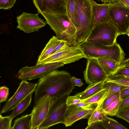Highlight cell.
Returning a JSON list of instances; mask_svg holds the SVG:
<instances>
[{
	"instance_id": "7402d4cb",
	"label": "cell",
	"mask_w": 129,
	"mask_h": 129,
	"mask_svg": "<svg viewBox=\"0 0 129 129\" xmlns=\"http://www.w3.org/2000/svg\"><path fill=\"white\" fill-rule=\"evenodd\" d=\"M129 87L116 83L108 81L106 80H105L103 88L107 89L108 90L104 97L103 101L110 95L116 92H120L123 89Z\"/></svg>"
},
{
	"instance_id": "5b68a950",
	"label": "cell",
	"mask_w": 129,
	"mask_h": 129,
	"mask_svg": "<svg viewBox=\"0 0 129 129\" xmlns=\"http://www.w3.org/2000/svg\"><path fill=\"white\" fill-rule=\"evenodd\" d=\"M119 35L116 24L110 19L94 26L85 41L110 46L116 42Z\"/></svg>"
},
{
	"instance_id": "ffe728a7",
	"label": "cell",
	"mask_w": 129,
	"mask_h": 129,
	"mask_svg": "<svg viewBox=\"0 0 129 129\" xmlns=\"http://www.w3.org/2000/svg\"><path fill=\"white\" fill-rule=\"evenodd\" d=\"M35 91L31 92L12 110V112L9 115L11 118L13 119L26 110L31 103L32 95Z\"/></svg>"
},
{
	"instance_id": "8d00e7d4",
	"label": "cell",
	"mask_w": 129,
	"mask_h": 129,
	"mask_svg": "<svg viewBox=\"0 0 129 129\" xmlns=\"http://www.w3.org/2000/svg\"><path fill=\"white\" fill-rule=\"evenodd\" d=\"M111 75L123 76L129 77V68L121 67Z\"/></svg>"
},
{
	"instance_id": "1f68e13d",
	"label": "cell",
	"mask_w": 129,
	"mask_h": 129,
	"mask_svg": "<svg viewBox=\"0 0 129 129\" xmlns=\"http://www.w3.org/2000/svg\"><path fill=\"white\" fill-rule=\"evenodd\" d=\"M0 103L6 101L9 94V88L5 85L0 87Z\"/></svg>"
},
{
	"instance_id": "7a4b0ae2",
	"label": "cell",
	"mask_w": 129,
	"mask_h": 129,
	"mask_svg": "<svg viewBox=\"0 0 129 129\" xmlns=\"http://www.w3.org/2000/svg\"><path fill=\"white\" fill-rule=\"evenodd\" d=\"M41 14L58 39L66 41L70 46H77L76 28L66 12L52 10L48 13Z\"/></svg>"
},
{
	"instance_id": "836d02e7",
	"label": "cell",
	"mask_w": 129,
	"mask_h": 129,
	"mask_svg": "<svg viewBox=\"0 0 129 129\" xmlns=\"http://www.w3.org/2000/svg\"><path fill=\"white\" fill-rule=\"evenodd\" d=\"M97 105L96 103H89L80 102L74 105L85 109L89 110L94 109Z\"/></svg>"
},
{
	"instance_id": "52a82bcc",
	"label": "cell",
	"mask_w": 129,
	"mask_h": 129,
	"mask_svg": "<svg viewBox=\"0 0 129 129\" xmlns=\"http://www.w3.org/2000/svg\"><path fill=\"white\" fill-rule=\"evenodd\" d=\"M83 58H85V55L80 47L78 46H70L67 43L59 50L41 61L38 64L55 62H62L65 64L74 62Z\"/></svg>"
},
{
	"instance_id": "d4e9b609",
	"label": "cell",
	"mask_w": 129,
	"mask_h": 129,
	"mask_svg": "<svg viewBox=\"0 0 129 129\" xmlns=\"http://www.w3.org/2000/svg\"><path fill=\"white\" fill-rule=\"evenodd\" d=\"M106 129H127V128L119 123L116 120L107 116L102 121Z\"/></svg>"
},
{
	"instance_id": "f546056e",
	"label": "cell",
	"mask_w": 129,
	"mask_h": 129,
	"mask_svg": "<svg viewBox=\"0 0 129 129\" xmlns=\"http://www.w3.org/2000/svg\"><path fill=\"white\" fill-rule=\"evenodd\" d=\"M13 119L9 115L3 117L0 114V129H12Z\"/></svg>"
},
{
	"instance_id": "4dcf8cb0",
	"label": "cell",
	"mask_w": 129,
	"mask_h": 129,
	"mask_svg": "<svg viewBox=\"0 0 129 129\" xmlns=\"http://www.w3.org/2000/svg\"><path fill=\"white\" fill-rule=\"evenodd\" d=\"M116 116L129 123V105L120 109Z\"/></svg>"
},
{
	"instance_id": "d6a6232c",
	"label": "cell",
	"mask_w": 129,
	"mask_h": 129,
	"mask_svg": "<svg viewBox=\"0 0 129 129\" xmlns=\"http://www.w3.org/2000/svg\"><path fill=\"white\" fill-rule=\"evenodd\" d=\"M16 0H0V9L9 10L14 6Z\"/></svg>"
},
{
	"instance_id": "83f0119b",
	"label": "cell",
	"mask_w": 129,
	"mask_h": 129,
	"mask_svg": "<svg viewBox=\"0 0 129 129\" xmlns=\"http://www.w3.org/2000/svg\"><path fill=\"white\" fill-rule=\"evenodd\" d=\"M66 6V13L73 23L75 5L77 0H64Z\"/></svg>"
},
{
	"instance_id": "cb8c5ba5",
	"label": "cell",
	"mask_w": 129,
	"mask_h": 129,
	"mask_svg": "<svg viewBox=\"0 0 129 129\" xmlns=\"http://www.w3.org/2000/svg\"><path fill=\"white\" fill-rule=\"evenodd\" d=\"M108 90L107 89H103L92 96L82 100L81 102L89 103H96L98 104L102 103L103 101L104 97Z\"/></svg>"
},
{
	"instance_id": "d590c367",
	"label": "cell",
	"mask_w": 129,
	"mask_h": 129,
	"mask_svg": "<svg viewBox=\"0 0 129 129\" xmlns=\"http://www.w3.org/2000/svg\"><path fill=\"white\" fill-rule=\"evenodd\" d=\"M82 101L79 98L75 95L69 96L67 99V105L68 106L75 105L80 102Z\"/></svg>"
},
{
	"instance_id": "277c9868",
	"label": "cell",
	"mask_w": 129,
	"mask_h": 129,
	"mask_svg": "<svg viewBox=\"0 0 129 129\" xmlns=\"http://www.w3.org/2000/svg\"><path fill=\"white\" fill-rule=\"evenodd\" d=\"M77 46L81 48L84 54L85 58L87 59L109 57L121 64L125 59V54L116 42L112 45L106 46L85 41Z\"/></svg>"
},
{
	"instance_id": "2e32d148",
	"label": "cell",
	"mask_w": 129,
	"mask_h": 129,
	"mask_svg": "<svg viewBox=\"0 0 129 129\" xmlns=\"http://www.w3.org/2000/svg\"><path fill=\"white\" fill-rule=\"evenodd\" d=\"M109 3L99 4L94 0L92 3V12L93 17V27L97 24L110 19L109 14Z\"/></svg>"
},
{
	"instance_id": "ab89813d",
	"label": "cell",
	"mask_w": 129,
	"mask_h": 129,
	"mask_svg": "<svg viewBox=\"0 0 129 129\" xmlns=\"http://www.w3.org/2000/svg\"><path fill=\"white\" fill-rule=\"evenodd\" d=\"M129 105V97L122 100V102L119 108V110L121 108Z\"/></svg>"
},
{
	"instance_id": "b9f144b4",
	"label": "cell",
	"mask_w": 129,
	"mask_h": 129,
	"mask_svg": "<svg viewBox=\"0 0 129 129\" xmlns=\"http://www.w3.org/2000/svg\"><path fill=\"white\" fill-rule=\"evenodd\" d=\"M121 67L129 68V58L124 60L121 64Z\"/></svg>"
},
{
	"instance_id": "44dd1931",
	"label": "cell",
	"mask_w": 129,
	"mask_h": 129,
	"mask_svg": "<svg viewBox=\"0 0 129 129\" xmlns=\"http://www.w3.org/2000/svg\"><path fill=\"white\" fill-rule=\"evenodd\" d=\"M31 113L17 118L14 121L12 129H31Z\"/></svg>"
},
{
	"instance_id": "bcb514c9",
	"label": "cell",
	"mask_w": 129,
	"mask_h": 129,
	"mask_svg": "<svg viewBox=\"0 0 129 129\" xmlns=\"http://www.w3.org/2000/svg\"><path fill=\"white\" fill-rule=\"evenodd\" d=\"M98 0L101 1L103 3H105V0Z\"/></svg>"
},
{
	"instance_id": "484cf974",
	"label": "cell",
	"mask_w": 129,
	"mask_h": 129,
	"mask_svg": "<svg viewBox=\"0 0 129 129\" xmlns=\"http://www.w3.org/2000/svg\"><path fill=\"white\" fill-rule=\"evenodd\" d=\"M122 101L120 97L110 105L104 110L107 114L111 116H116Z\"/></svg>"
},
{
	"instance_id": "30bf717a",
	"label": "cell",
	"mask_w": 129,
	"mask_h": 129,
	"mask_svg": "<svg viewBox=\"0 0 129 129\" xmlns=\"http://www.w3.org/2000/svg\"><path fill=\"white\" fill-rule=\"evenodd\" d=\"M55 98L46 96L34 104L31 111V129H39L46 119Z\"/></svg>"
},
{
	"instance_id": "ee69618b",
	"label": "cell",
	"mask_w": 129,
	"mask_h": 129,
	"mask_svg": "<svg viewBox=\"0 0 129 129\" xmlns=\"http://www.w3.org/2000/svg\"><path fill=\"white\" fill-rule=\"evenodd\" d=\"M118 0H108V3H112L117 2Z\"/></svg>"
},
{
	"instance_id": "ac0fdd59",
	"label": "cell",
	"mask_w": 129,
	"mask_h": 129,
	"mask_svg": "<svg viewBox=\"0 0 129 129\" xmlns=\"http://www.w3.org/2000/svg\"><path fill=\"white\" fill-rule=\"evenodd\" d=\"M62 40L58 39L56 36H53L39 56L36 64H38L41 61L50 55Z\"/></svg>"
},
{
	"instance_id": "60d3db41",
	"label": "cell",
	"mask_w": 129,
	"mask_h": 129,
	"mask_svg": "<svg viewBox=\"0 0 129 129\" xmlns=\"http://www.w3.org/2000/svg\"><path fill=\"white\" fill-rule=\"evenodd\" d=\"M67 43V42L66 41L62 40L60 44L57 46L53 53H53L56 51L59 50Z\"/></svg>"
},
{
	"instance_id": "4316f807",
	"label": "cell",
	"mask_w": 129,
	"mask_h": 129,
	"mask_svg": "<svg viewBox=\"0 0 129 129\" xmlns=\"http://www.w3.org/2000/svg\"><path fill=\"white\" fill-rule=\"evenodd\" d=\"M107 81L129 87V77L124 76L110 75L108 76Z\"/></svg>"
},
{
	"instance_id": "9a60e30c",
	"label": "cell",
	"mask_w": 129,
	"mask_h": 129,
	"mask_svg": "<svg viewBox=\"0 0 129 129\" xmlns=\"http://www.w3.org/2000/svg\"><path fill=\"white\" fill-rule=\"evenodd\" d=\"M38 12L47 13L52 10L66 12L64 0H33Z\"/></svg>"
},
{
	"instance_id": "d6986e66",
	"label": "cell",
	"mask_w": 129,
	"mask_h": 129,
	"mask_svg": "<svg viewBox=\"0 0 129 129\" xmlns=\"http://www.w3.org/2000/svg\"><path fill=\"white\" fill-rule=\"evenodd\" d=\"M104 81L89 84L85 90L76 94L75 95L82 100L88 98L104 89L103 86Z\"/></svg>"
},
{
	"instance_id": "f6af8a7d",
	"label": "cell",
	"mask_w": 129,
	"mask_h": 129,
	"mask_svg": "<svg viewBox=\"0 0 129 129\" xmlns=\"http://www.w3.org/2000/svg\"><path fill=\"white\" fill-rule=\"evenodd\" d=\"M125 35H127L129 37V28L126 31Z\"/></svg>"
},
{
	"instance_id": "74e56055",
	"label": "cell",
	"mask_w": 129,
	"mask_h": 129,
	"mask_svg": "<svg viewBox=\"0 0 129 129\" xmlns=\"http://www.w3.org/2000/svg\"><path fill=\"white\" fill-rule=\"evenodd\" d=\"M129 97V87L123 89L120 92V98L122 100Z\"/></svg>"
},
{
	"instance_id": "f35d334b",
	"label": "cell",
	"mask_w": 129,
	"mask_h": 129,
	"mask_svg": "<svg viewBox=\"0 0 129 129\" xmlns=\"http://www.w3.org/2000/svg\"><path fill=\"white\" fill-rule=\"evenodd\" d=\"M71 79L74 86L80 87L82 86L84 84L81 79L76 78L74 76L71 77Z\"/></svg>"
},
{
	"instance_id": "4fadbf2b",
	"label": "cell",
	"mask_w": 129,
	"mask_h": 129,
	"mask_svg": "<svg viewBox=\"0 0 129 129\" xmlns=\"http://www.w3.org/2000/svg\"><path fill=\"white\" fill-rule=\"evenodd\" d=\"M87 59L86 68L83 72L86 83L90 84L106 80L108 76L101 68L97 59L95 58Z\"/></svg>"
},
{
	"instance_id": "7bdbcfd3",
	"label": "cell",
	"mask_w": 129,
	"mask_h": 129,
	"mask_svg": "<svg viewBox=\"0 0 129 129\" xmlns=\"http://www.w3.org/2000/svg\"><path fill=\"white\" fill-rule=\"evenodd\" d=\"M117 1L121 2L129 8V0H118Z\"/></svg>"
},
{
	"instance_id": "3957f363",
	"label": "cell",
	"mask_w": 129,
	"mask_h": 129,
	"mask_svg": "<svg viewBox=\"0 0 129 129\" xmlns=\"http://www.w3.org/2000/svg\"><path fill=\"white\" fill-rule=\"evenodd\" d=\"M93 0H77L76 2L73 23L76 29L77 45L86 40L93 28Z\"/></svg>"
},
{
	"instance_id": "5bb4252c",
	"label": "cell",
	"mask_w": 129,
	"mask_h": 129,
	"mask_svg": "<svg viewBox=\"0 0 129 129\" xmlns=\"http://www.w3.org/2000/svg\"><path fill=\"white\" fill-rule=\"evenodd\" d=\"M94 110H86L74 105L70 106L67 109L64 124L66 127L70 126L79 120L88 119Z\"/></svg>"
},
{
	"instance_id": "e575fe53",
	"label": "cell",
	"mask_w": 129,
	"mask_h": 129,
	"mask_svg": "<svg viewBox=\"0 0 129 129\" xmlns=\"http://www.w3.org/2000/svg\"><path fill=\"white\" fill-rule=\"evenodd\" d=\"M106 129L104 127L102 121H97L88 124L85 129Z\"/></svg>"
},
{
	"instance_id": "9c48e42d",
	"label": "cell",
	"mask_w": 129,
	"mask_h": 129,
	"mask_svg": "<svg viewBox=\"0 0 129 129\" xmlns=\"http://www.w3.org/2000/svg\"><path fill=\"white\" fill-rule=\"evenodd\" d=\"M109 4L110 19L116 24L119 35H125L129 28V8L119 1Z\"/></svg>"
},
{
	"instance_id": "f1b7e54d",
	"label": "cell",
	"mask_w": 129,
	"mask_h": 129,
	"mask_svg": "<svg viewBox=\"0 0 129 129\" xmlns=\"http://www.w3.org/2000/svg\"><path fill=\"white\" fill-rule=\"evenodd\" d=\"M120 92H116L109 96L103 101L101 107L104 110L112 103L120 97Z\"/></svg>"
},
{
	"instance_id": "7c38bea8",
	"label": "cell",
	"mask_w": 129,
	"mask_h": 129,
	"mask_svg": "<svg viewBox=\"0 0 129 129\" xmlns=\"http://www.w3.org/2000/svg\"><path fill=\"white\" fill-rule=\"evenodd\" d=\"M39 13H29L23 12L16 17L18 24L16 28L26 33L38 31L47 24L46 21L39 17Z\"/></svg>"
},
{
	"instance_id": "6da1fadb",
	"label": "cell",
	"mask_w": 129,
	"mask_h": 129,
	"mask_svg": "<svg viewBox=\"0 0 129 129\" xmlns=\"http://www.w3.org/2000/svg\"><path fill=\"white\" fill-rule=\"evenodd\" d=\"M70 73L64 71L54 70L39 78L35 91L34 104L43 97L57 98L75 88Z\"/></svg>"
},
{
	"instance_id": "603a6c76",
	"label": "cell",
	"mask_w": 129,
	"mask_h": 129,
	"mask_svg": "<svg viewBox=\"0 0 129 129\" xmlns=\"http://www.w3.org/2000/svg\"><path fill=\"white\" fill-rule=\"evenodd\" d=\"M102 103L98 104L88 119V124L93 122L102 121L107 116L104 110L101 107Z\"/></svg>"
},
{
	"instance_id": "e0dca14e",
	"label": "cell",
	"mask_w": 129,
	"mask_h": 129,
	"mask_svg": "<svg viewBox=\"0 0 129 129\" xmlns=\"http://www.w3.org/2000/svg\"><path fill=\"white\" fill-rule=\"evenodd\" d=\"M96 59L101 68L108 76L113 75L121 67V64L110 57H106Z\"/></svg>"
},
{
	"instance_id": "7dc6e473",
	"label": "cell",
	"mask_w": 129,
	"mask_h": 129,
	"mask_svg": "<svg viewBox=\"0 0 129 129\" xmlns=\"http://www.w3.org/2000/svg\"><path fill=\"white\" fill-rule=\"evenodd\" d=\"M105 0V3H108V0Z\"/></svg>"
},
{
	"instance_id": "8992f818",
	"label": "cell",
	"mask_w": 129,
	"mask_h": 129,
	"mask_svg": "<svg viewBox=\"0 0 129 129\" xmlns=\"http://www.w3.org/2000/svg\"><path fill=\"white\" fill-rule=\"evenodd\" d=\"M70 93H67L55 98L47 117L39 129H47L57 124L64 123L69 107L67 104V99Z\"/></svg>"
},
{
	"instance_id": "8fae6325",
	"label": "cell",
	"mask_w": 129,
	"mask_h": 129,
	"mask_svg": "<svg viewBox=\"0 0 129 129\" xmlns=\"http://www.w3.org/2000/svg\"><path fill=\"white\" fill-rule=\"evenodd\" d=\"M37 83H32L26 80H21L17 90L1 109L0 114L12 110L32 91H35Z\"/></svg>"
},
{
	"instance_id": "ba28073f",
	"label": "cell",
	"mask_w": 129,
	"mask_h": 129,
	"mask_svg": "<svg viewBox=\"0 0 129 129\" xmlns=\"http://www.w3.org/2000/svg\"><path fill=\"white\" fill-rule=\"evenodd\" d=\"M64 65L62 63L55 62L36 64L31 67L26 66L19 70L16 77L21 80H31L40 78Z\"/></svg>"
}]
</instances>
